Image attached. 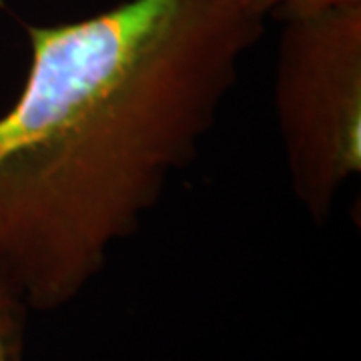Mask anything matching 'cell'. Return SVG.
<instances>
[{
	"label": "cell",
	"mask_w": 361,
	"mask_h": 361,
	"mask_svg": "<svg viewBox=\"0 0 361 361\" xmlns=\"http://www.w3.org/2000/svg\"><path fill=\"white\" fill-rule=\"evenodd\" d=\"M247 0H125L26 26L30 63L0 115V289L73 303L189 169L263 37Z\"/></svg>",
	"instance_id": "cell-1"
},
{
	"label": "cell",
	"mask_w": 361,
	"mask_h": 361,
	"mask_svg": "<svg viewBox=\"0 0 361 361\" xmlns=\"http://www.w3.org/2000/svg\"><path fill=\"white\" fill-rule=\"evenodd\" d=\"M273 109L293 195L323 225L361 171V2L285 16Z\"/></svg>",
	"instance_id": "cell-2"
},
{
	"label": "cell",
	"mask_w": 361,
	"mask_h": 361,
	"mask_svg": "<svg viewBox=\"0 0 361 361\" xmlns=\"http://www.w3.org/2000/svg\"><path fill=\"white\" fill-rule=\"evenodd\" d=\"M28 313L23 301L0 289V361H25Z\"/></svg>",
	"instance_id": "cell-3"
},
{
	"label": "cell",
	"mask_w": 361,
	"mask_h": 361,
	"mask_svg": "<svg viewBox=\"0 0 361 361\" xmlns=\"http://www.w3.org/2000/svg\"><path fill=\"white\" fill-rule=\"evenodd\" d=\"M253 11H257L261 16H267L271 13H277L281 18L291 14H305L341 6V4H353L361 0H247Z\"/></svg>",
	"instance_id": "cell-4"
}]
</instances>
